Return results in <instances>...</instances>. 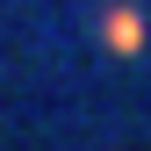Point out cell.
Masks as SVG:
<instances>
[{
  "label": "cell",
  "instance_id": "cell-1",
  "mask_svg": "<svg viewBox=\"0 0 151 151\" xmlns=\"http://www.w3.org/2000/svg\"><path fill=\"white\" fill-rule=\"evenodd\" d=\"M101 29H108V50H122V58H129V50L144 43V22H137V14H129V7H115V14H108Z\"/></svg>",
  "mask_w": 151,
  "mask_h": 151
}]
</instances>
